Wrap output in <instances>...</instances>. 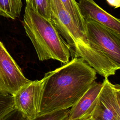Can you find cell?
Returning a JSON list of instances; mask_svg holds the SVG:
<instances>
[{
	"mask_svg": "<svg viewBox=\"0 0 120 120\" xmlns=\"http://www.w3.org/2000/svg\"><path fill=\"white\" fill-rule=\"evenodd\" d=\"M51 21L72 49L81 42H89L86 35L75 25L60 0H49Z\"/></svg>",
	"mask_w": 120,
	"mask_h": 120,
	"instance_id": "4",
	"label": "cell"
},
{
	"mask_svg": "<svg viewBox=\"0 0 120 120\" xmlns=\"http://www.w3.org/2000/svg\"><path fill=\"white\" fill-rule=\"evenodd\" d=\"M1 120H30V119L20 110L15 108Z\"/></svg>",
	"mask_w": 120,
	"mask_h": 120,
	"instance_id": "15",
	"label": "cell"
},
{
	"mask_svg": "<svg viewBox=\"0 0 120 120\" xmlns=\"http://www.w3.org/2000/svg\"><path fill=\"white\" fill-rule=\"evenodd\" d=\"M30 81L24 75L19 66L0 41V92L14 96Z\"/></svg>",
	"mask_w": 120,
	"mask_h": 120,
	"instance_id": "5",
	"label": "cell"
},
{
	"mask_svg": "<svg viewBox=\"0 0 120 120\" xmlns=\"http://www.w3.org/2000/svg\"><path fill=\"white\" fill-rule=\"evenodd\" d=\"M92 118L96 120H120V86L105 78Z\"/></svg>",
	"mask_w": 120,
	"mask_h": 120,
	"instance_id": "6",
	"label": "cell"
},
{
	"mask_svg": "<svg viewBox=\"0 0 120 120\" xmlns=\"http://www.w3.org/2000/svg\"><path fill=\"white\" fill-rule=\"evenodd\" d=\"M22 23L39 60L53 59L64 64L69 61L70 47L50 20L26 6Z\"/></svg>",
	"mask_w": 120,
	"mask_h": 120,
	"instance_id": "2",
	"label": "cell"
},
{
	"mask_svg": "<svg viewBox=\"0 0 120 120\" xmlns=\"http://www.w3.org/2000/svg\"><path fill=\"white\" fill-rule=\"evenodd\" d=\"M22 7V0H0V16L15 19L19 17Z\"/></svg>",
	"mask_w": 120,
	"mask_h": 120,
	"instance_id": "10",
	"label": "cell"
},
{
	"mask_svg": "<svg viewBox=\"0 0 120 120\" xmlns=\"http://www.w3.org/2000/svg\"><path fill=\"white\" fill-rule=\"evenodd\" d=\"M102 83L94 81L89 89L69 110V120H85L92 117Z\"/></svg>",
	"mask_w": 120,
	"mask_h": 120,
	"instance_id": "8",
	"label": "cell"
},
{
	"mask_svg": "<svg viewBox=\"0 0 120 120\" xmlns=\"http://www.w3.org/2000/svg\"><path fill=\"white\" fill-rule=\"evenodd\" d=\"M85 22L90 45L120 65V33L93 20Z\"/></svg>",
	"mask_w": 120,
	"mask_h": 120,
	"instance_id": "3",
	"label": "cell"
},
{
	"mask_svg": "<svg viewBox=\"0 0 120 120\" xmlns=\"http://www.w3.org/2000/svg\"><path fill=\"white\" fill-rule=\"evenodd\" d=\"M78 28L85 34V22L82 16L75 0H60Z\"/></svg>",
	"mask_w": 120,
	"mask_h": 120,
	"instance_id": "11",
	"label": "cell"
},
{
	"mask_svg": "<svg viewBox=\"0 0 120 120\" xmlns=\"http://www.w3.org/2000/svg\"><path fill=\"white\" fill-rule=\"evenodd\" d=\"M70 108L52 112L46 114L38 115L30 120H63L68 116Z\"/></svg>",
	"mask_w": 120,
	"mask_h": 120,
	"instance_id": "14",
	"label": "cell"
},
{
	"mask_svg": "<svg viewBox=\"0 0 120 120\" xmlns=\"http://www.w3.org/2000/svg\"><path fill=\"white\" fill-rule=\"evenodd\" d=\"M63 120H69L68 119V117H66L65 119H64Z\"/></svg>",
	"mask_w": 120,
	"mask_h": 120,
	"instance_id": "18",
	"label": "cell"
},
{
	"mask_svg": "<svg viewBox=\"0 0 120 120\" xmlns=\"http://www.w3.org/2000/svg\"><path fill=\"white\" fill-rule=\"evenodd\" d=\"M95 120L94 118H90V119H87V120Z\"/></svg>",
	"mask_w": 120,
	"mask_h": 120,
	"instance_id": "17",
	"label": "cell"
},
{
	"mask_svg": "<svg viewBox=\"0 0 120 120\" xmlns=\"http://www.w3.org/2000/svg\"><path fill=\"white\" fill-rule=\"evenodd\" d=\"M26 6L30 7L40 15L51 21L49 0H25Z\"/></svg>",
	"mask_w": 120,
	"mask_h": 120,
	"instance_id": "12",
	"label": "cell"
},
{
	"mask_svg": "<svg viewBox=\"0 0 120 120\" xmlns=\"http://www.w3.org/2000/svg\"><path fill=\"white\" fill-rule=\"evenodd\" d=\"M44 78L30 81L13 96L15 108L30 120L38 116Z\"/></svg>",
	"mask_w": 120,
	"mask_h": 120,
	"instance_id": "7",
	"label": "cell"
},
{
	"mask_svg": "<svg viewBox=\"0 0 120 120\" xmlns=\"http://www.w3.org/2000/svg\"><path fill=\"white\" fill-rule=\"evenodd\" d=\"M108 4L114 8H117L120 7V0H106Z\"/></svg>",
	"mask_w": 120,
	"mask_h": 120,
	"instance_id": "16",
	"label": "cell"
},
{
	"mask_svg": "<svg viewBox=\"0 0 120 120\" xmlns=\"http://www.w3.org/2000/svg\"><path fill=\"white\" fill-rule=\"evenodd\" d=\"M15 108L13 96L0 92V120Z\"/></svg>",
	"mask_w": 120,
	"mask_h": 120,
	"instance_id": "13",
	"label": "cell"
},
{
	"mask_svg": "<svg viewBox=\"0 0 120 120\" xmlns=\"http://www.w3.org/2000/svg\"><path fill=\"white\" fill-rule=\"evenodd\" d=\"M96 73L82 59L76 57L46 73L38 115L71 107L97 79Z\"/></svg>",
	"mask_w": 120,
	"mask_h": 120,
	"instance_id": "1",
	"label": "cell"
},
{
	"mask_svg": "<svg viewBox=\"0 0 120 120\" xmlns=\"http://www.w3.org/2000/svg\"><path fill=\"white\" fill-rule=\"evenodd\" d=\"M77 4L85 21H94L120 33V19L104 10L94 0H79Z\"/></svg>",
	"mask_w": 120,
	"mask_h": 120,
	"instance_id": "9",
	"label": "cell"
}]
</instances>
